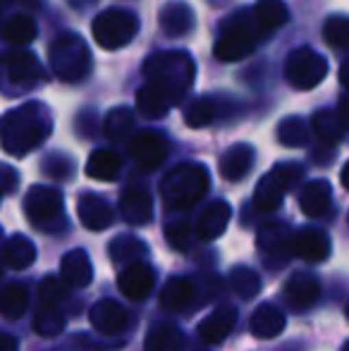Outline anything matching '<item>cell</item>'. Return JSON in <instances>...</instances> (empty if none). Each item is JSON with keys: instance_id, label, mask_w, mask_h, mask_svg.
<instances>
[{"instance_id": "obj_40", "label": "cell", "mask_w": 349, "mask_h": 351, "mask_svg": "<svg viewBox=\"0 0 349 351\" xmlns=\"http://www.w3.org/2000/svg\"><path fill=\"white\" fill-rule=\"evenodd\" d=\"M215 112H218V108H215L213 98H196V101H191L186 106L184 122L189 127H194V130H199V127H206L215 120Z\"/></svg>"}, {"instance_id": "obj_22", "label": "cell", "mask_w": 349, "mask_h": 351, "mask_svg": "<svg viewBox=\"0 0 349 351\" xmlns=\"http://www.w3.org/2000/svg\"><path fill=\"white\" fill-rule=\"evenodd\" d=\"M36 261V246L29 237L24 234H12L10 239H5L3 249H0V263L10 270H24L29 265H34Z\"/></svg>"}, {"instance_id": "obj_4", "label": "cell", "mask_w": 349, "mask_h": 351, "mask_svg": "<svg viewBox=\"0 0 349 351\" xmlns=\"http://www.w3.org/2000/svg\"><path fill=\"white\" fill-rule=\"evenodd\" d=\"M48 65L60 82L75 84L91 72V53L80 34H60L48 48Z\"/></svg>"}, {"instance_id": "obj_8", "label": "cell", "mask_w": 349, "mask_h": 351, "mask_svg": "<svg viewBox=\"0 0 349 351\" xmlns=\"http://www.w3.org/2000/svg\"><path fill=\"white\" fill-rule=\"evenodd\" d=\"M302 177H304V167L297 165V162H280V165H275L258 182L256 191H254V206L263 213L278 210L285 194L289 189H294L302 182Z\"/></svg>"}, {"instance_id": "obj_43", "label": "cell", "mask_w": 349, "mask_h": 351, "mask_svg": "<svg viewBox=\"0 0 349 351\" xmlns=\"http://www.w3.org/2000/svg\"><path fill=\"white\" fill-rule=\"evenodd\" d=\"M189 232H191L189 222L175 220L165 227V241H168V244L177 251H186V246H189V237H191Z\"/></svg>"}, {"instance_id": "obj_35", "label": "cell", "mask_w": 349, "mask_h": 351, "mask_svg": "<svg viewBox=\"0 0 349 351\" xmlns=\"http://www.w3.org/2000/svg\"><path fill=\"white\" fill-rule=\"evenodd\" d=\"M3 36L12 46H27L36 38V22L29 14H12L3 24Z\"/></svg>"}, {"instance_id": "obj_36", "label": "cell", "mask_w": 349, "mask_h": 351, "mask_svg": "<svg viewBox=\"0 0 349 351\" xmlns=\"http://www.w3.org/2000/svg\"><path fill=\"white\" fill-rule=\"evenodd\" d=\"M134 130V112L130 108H115L103 120V134L110 141H122Z\"/></svg>"}, {"instance_id": "obj_14", "label": "cell", "mask_w": 349, "mask_h": 351, "mask_svg": "<svg viewBox=\"0 0 349 351\" xmlns=\"http://www.w3.org/2000/svg\"><path fill=\"white\" fill-rule=\"evenodd\" d=\"M120 215L127 225L141 227L154 217V199L144 186H127L120 196Z\"/></svg>"}, {"instance_id": "obj_26", "label": "cell", "mask_w": 349, "mask_h": 351, "mask_svg": "<svg viewBox=\"0 0 349 351\" xmlns=\"http://www.w3.org/2000/svg\"><path fill=\"white\" fill-rule=\"evenodd\" d=\"M196 19L194 12L186 3L182 0H175V3H168L163 10H160V29H163L168 36H184L194 29Z\"/></svg>"}, {"instance_id": "obj_42", "label": "cell", "mask_w": 349, "mask_h": 351, "mask_svg": "<svg viewBox=\"0 0 349 351\" xmlns=\"http://www.w3.org/2000/svg\"><path fill=\"white\" fill-rule=\"evenodd\" d=\"M67 294V287L62 285L60 278H43L38 285V299L43 306H58V301H62Z\"/></svg>"}, {"instance_id": "obj_19", "label": "cell", "mask_w": 349, "mask_h": 351, "mask_svg": "<svg viewBox=\"0 0 349 351\" xmlns=\"http://www.w3.org/2000/svg\"><path fill=\"white\" fill-rule=\"evenodd\" d=\"M321 296V282L311 273H294L285 282V299L292 308L304 311L313 306Z\"/></svg>"}, {"instance_id": "obj_25", "label": "cell", "mask_w": 349, "mask_h": 351, "mask_svg": "<svg viewBox=\"0 0 349 351\" xmlns=\"http://www.w3.org/2000/svg\"><path fill=\"white\" fill-rule=\"evenodd\" d=\"M285 313L273 304H261L254 311L252 320H249V328H252L254 337L256 339H273L278 337L285 330Z\"/></svg>"}, {"instance_id": "obj_18", "label": "cell", "mask_w": 349, "mask_h": 351, "mask_svg": "<svg viewBox=\"0 0 349 351\" xmlns=\"http://www.w3.org/2000/svg\"><path fill=\"white\" fill-rule=\"evenodd\" d=\"M234 325H237V311L232 306H220L199 323V339L204 344H220L230 337Z\"/></svg>"}, {"instance_id": "obj_41", "label": "cell", "mask_w": 349, "mask_h": 351, "mask_svg": "<svg viewBox=\"0 0 349 351\" xmlns=\"http://www.w3.org/2000/svg\"><path fill=\"white\" fill-rule=\"evenodd\" d=\"M323 38H326V43L330 48H335V51H347V41H349V22L347 17H342V14H335V17H330L326 22V27H323Z\"/></svg>"}, {"instance_id": "obj_7", "label": "cell", "mask_w": 349, "mask_h": 351, "mask_svg": "<svg viewBox=\"0 0 349 351\" xmlns=\"http://www.w3.org/2000/svg\"><path fill=\"white\" fill-rule=\"evenodd\" d=\"M139 32V19L130 12V10L120 8H108L96 14L91 22L93 41L106 51H117L132 43V38Z\"/></svg>"}, {"instance_id": "obj_3", "label": "cell", "mask_w": 349, "mask_h": 351, "mask_svg": "<svg viewBox=\"0 0 349 351\" xmlns=\"http://www.w3.org/2000/svg\"><path fill=\"white\" fill-rule=\"evenodd\" d=\"M210 175L199 162H184L170 170L160 182V196L170 210H189L206 196Z\"/></svg>"}, {"instance_id": "obj_17", "label": "cell", "mask_w": 349, "mask_h": 351, "mask_svg": "<svg viewBox=\"0 0 349 351\" xmlns=\"http://www.w3.org/2000/svg\"><path fill=\"white\" fill-rule=\"evenodd\" d=\"M292 254L306 263H323L330 256V239L321 230L304 227L292 237Z\"/></svg>"}, {"instance_id": "obj_23", "label": "cell", "mask_w": 349, "mask_h": 351, "mask_svg": "<svg viewBox=\"0 0 349 351\" xmlns=\"http://www.w3.org/2000/svg\"><path fill=\"white\" fill-rule=\"evenodd\" d=\"M299 208L306 217H323L333 208V189L326 180H313L299 194Z\"/></svg>"}, {"instance_id": "obj_16", "label": "cell", "mask_w": 349, "mask_h": 351, "mask_svg": "<svg viewBox=\"0 0 349 351\" xmlns=\"http://www.w3.org/2000/svg\"><path fill=\"white\" fill-rule=\"evenodd\" d=\"M117 282H120V289H122V294H125L127 299L141 301V299H146L151 291H154L156 273H154V268H151L149 263H144V261H141V263H132V265H127V268H122Z\"/></svg>"}, {"instance_id": "obj_12", "label": "cell", "mask_w": 349, "mask_h": 351, "mask_svg": "<svg viewBox=\"0 0 349 351\" xmlns=\"http://www.w3.org/2000/svg\"><path fill=\"white\" fill-rule=\"evenodd\" d=\"M127 148H130V156L134 158L136 165L146 172L160 167L168 158V141L163 134H156V132H139L132 136Z\"/></svg>"}, {"instance_id": "obj_13", "label": "cell", "mask_w": 349, "mask_h": 351, "mask_svg": "<svg viewBox=\"0 0 349 351\" xmlns=\"http://www.w3.org/2000/svg\"><path fill=\"white\" fill-rule=\"evenodd\" d=\"M127 311L120 301L115 299H101L88 311V323L96 332L101 335H117L127 328Z\"/></svg>"}, {"instance_id": "obj_27", "label": "cell", "mask_w": 349, "mask_h": 351, "mask_svg": "<svg viewBox=\"0 0 349 351\" xmlns=\"http://www.w3.org/2000/svg\"><path fill=\"white\" fill-rule=\"evenodd\" d=\"M194 296H196V287L191 280L186 278H170L160 289V306L165 311H184L194 304Z\"/></svg>"}, {"instance_id": "obj_31", "label": "cell", "mask_w": 349, "mask_h": 351, "mask_svg": "<svg viewBox=\"0 0 349 351\" xmlns=\"http://www.w3.org/2000/svg\"><path fill=\"white\" fill-rule=\"evenodd\" d=\"M186 347V337L175 325H156L144 339V351H182Z\"/></svg>"}, {"instance_id": "obj_28", "label": "cell", "mask_w": 349, "mask_h": 351, "mask_svg": "<svg viewBox=\"0 0 349 351\" xmlns=\"http://www.w3.org/2000/svg\"><path fill=\"white\" fill-rule=\"evenodd\" d=\"M120 170H122V158H120V153L112 151V148H98L86 160V175L98 182L117 180Z\"/></svg>"}, {"instance_id": "obj_45", "label": "cell", "mask_w": 349, "mask_h": 351, "mask_svg": "<svg viewBox=\"0 0 349 351\" xmlns=\"http://www.w3.org/2000/svg\"><path fill=\"white\" fill-rule=\"evenodd\" d=\"M19 184V175L14 167L8 165H0V196L3 194H12Z\"/></svg>"}, {"instance_id": "obj_5", "label": "cell", "mask_w": 349, "mask_h": 351, "mask_svg": "<svg viewBox=\"0 0 349 351\" xmlns=\"http://www.w3.org/2000/svg\"><path fill=\"white\" fill-rule=\"evenodd\" d=\"M43 82V67L32 53L10 51L0 56V93L14 98Z\"/></svg>"}, {"instance_id": "obj_30", "label": "cell", "mask_w": 349, "mask_h": 351, "mask_svg": "<svg viewBox=\"0 0 349 351\" xmlns=\"http://www.w3.org/2000/svg\"><path fill=\"white\" fill-rule=\"evenodd\" d=\"M29 306L27 287L19 282H3L0 285V315L10 320H17L24 315Z\"/></svg>"}, {"instance_id": "obj_2", "label": "cell", "mask_w": 349, "mask_h": 351, "mask_svg": "<svg viewBox=\"0 0 349 351\" xmlns=\"http://www.w3.org/2000/svg\"><path fill=\"white\" fill-rule=\"evenodd\" d=\"M196 77L194 60L186 51H168L151 56L144 62L146 84L156 86L160 93L170 98V103H180L182 96L191 88Z\"/></svg>"}, {"instance_id": "obj_39", "label": "cell", "mask_w": 349, "mask_h": 351, "mask_svg": "<svg viewBox=\"0 0 349 351\" xmlns=\"http://www.w3.org/2000/svg\"><path fill=\"white\" fill-rule=\"evenodd\" d=\"M230 287L242 299H254L258 294V289H261V278L247 265H237V268L230 270Z\"/></svg>"}, {"instance_id": "obj_29", "label": "cell", "mask_w": 349, "mask_h": 351, "mask_svg": "<svg viewBox=\"0 0 349 351\" xmlns=\"http://www.w3.org/2000/svg\"><path fill=\"white\" fill-rule=\"evenodd\" d=\"M108 254H110L112 263L127 268L132 263H141V258L149 254V246L132 234H120L108 244Z\"/></svg>"}, {"instance_id": "obj_32", "label": "cell", "mask_w": 349, "mask_h": 351, "mask_svg": "<svg viewBox=\"0 0 349 351\" xmlns=\"http://www.w3.org/2000/svg\"><path fill=\"white\" fill-rule=\"evenodd\" d=\"M170 108H173L170 98L165 96V93H160L156 86H151V84H144V86L136 91V110H139L146 120L165 117Z\"/></svg>"}, {"instance_id": "obj_6", "label": "cell", "mask_w": 349, "mask_h": 351, "mask_svg": "<svg viewBox=\"0 0 349 351\" xmlns=\"http://www.w3.org/2000/svg\"><path fill=\"white\" fill-rule=\"evenodd\" d=\"M261 29H258L254 14L242 12L237 17H232L228 24L223 27V34H220L218 43H215V58L220 62H237L244 60L249 53H254L258 43V36Z\"/></svg>"}, {"instance_id": "obj_9", "label": "cell", "mask_w": 349, "mask_h": 351, "mask_svg": "<svg viewBox=\"0 0 349 351\" xmlns=\"http://www.w3.org/2000/svg\"><path fill=\"white\" fill-rule=\"evenodd\" d=\"M24 213L38 230L56 232L60 230V225H65V201L60 191L51 186H32L24 196Z\"/></svg>"}, {"instance_id": "obj_20", "label": "cell", "mask_w": 349, "mask_h": 351, "mask_svg": "<svg viewBox=\"0 0 349 351\" xmlns=\"http://www.w3.org/2000/svg\"><path fill=\"white\" fill-rule=\"evenodd\" d=\"M230 220H232V208L228 201H213L201 210L199 220H196V237L201 241H213L228 230Z\"/></svg>"}, {"instance_id": "obj_11", "label": "cell", "mask_w": 349, "mask_h": 351, "mask_svg": "<svg viewBox=\"0 0 349 351\" xmlns=\"http://www.w3.org/2000/svg\"><path fill=\"white\" fill-rule=\"evenodd\" d=\"M258 251L270 268H285L292 258V232L285 222H265L258 230Z\"/></svg>"}, {"instance_id": "obj_15", "label": "cell", "mask_w": 349, "mask_h": 351, "mask_svg": "<svg viewBox=\"0 0 349 351\" xmlns=\"http://www.w3.org/2000/svg\"><path fill=\"white\" fill-rule=\"evenodd\" d=\"M77 215H80L82 225L91 232L108 230L115 222V213H112L110 204L103 196L91 194V191L80 196V201H77Z\"/></svg>"}, {"instance_id": "obj_44", "label": "cell", "mask_w": 349, "mask_h": 351, "mask_svg": "<svg viewBox=\"0 0 349 351\" xmlns=\"http://www.w3.org/2000/svg\"><path fill=\"white\" fill-rule=\"evenodd\" d=\"M43 170H46L51 177H56V180H70L72 160L65 156H51L46 160V165H43Z\"/></svg>"}, {"instance_id": "obj_24", "label": "cell", "mask_w": 349, "mask_h": 351, "mask_svg": "<svg viewBox=\"0 0 349 351\" xmlns=\"http://www.w3.org/2000/svg\"><path fill=\"white\" fill-rule=\"evenodd\" d=\"M254 165V148L249 143H237L228 148L220 158V175L228 182H239L249 175Z\"/></svg>"}, {"instance_id": "obj_46", "label": "cell", "mask_w": 349, "mask_h": 351, "mask_svg": "<svg viewBox=\"0 0 349 351\" xmlns=\"http://www.w3.org/2000/svg\"><path fill=\"white\" fill-rule=\"evenodd\" d=\"M0 351H19V342L8 332H0Z\"/></svg>"}, {"instance_id": "obj_33", "label": "cell", "mask_w": 349, "mask_h": 351, "mask_svg": "<svg viewBox=\"0 0 349 351\" xmlns=\"http://www.w3.org/2000/svg\"><path fill=\"white\" fill-rule=\"evenodd\" d=\"M252 14L261 32H275V29L285 27L289 19V10L282 0H258Z\"/></svg>"}, {"instance_id": "obj_47", "label": "cell", "mask_w": 349, "mask_h": 351, "mask_svg": "<svg viewBox=\"0 0 349 351\" xmlns=\"http://www.w3.org/2000/svg\"><path fill=\"white\" fill-rule=\"evenodd\" d=\"M0 234H3V230H0Z\"/></svg>"}, {"instance_id": "obj_10", "label": "cell", "mask_w": 349, "mask_h": 351, "mask_svg": "<svg viewBox=\"0 0 349 351\" xmlns=\"http://www.w3.org/2000/svg\"><path fill=\"white\" fill-rule=\"evenodd\" d=\"M326 74L328 60L311 48H297L285 60V79H287L289 86L299 88V91L318 86L326 79Z\"/></svg>"}, {"instance_id": "obj_1", "label": "cell", "mask_w": 349, "mask_h": 351, "mask_svg": "<svg viewBox=\"0 0 349 351\" xmlns=\"http://www.w3.org/2000/svg\"><path fill=\"white\" fill-rule=\"evenodd\" d=\"M53 117L38 101H29L0 117V146L10 156H27L51 136Z\"/></svg>"}, {"instance_id": "obj_38", "label": "cell", "mask_w": 349, "mask_h": 351, "mask_svg": "<svg viewBox=\"0 0 349 351\" xmlns=\"http://www.w3.org/2000/svg\"><path fill=\"white\" fill-rule=\"evenodd\" d=\"M34 332L41 337H58L65 330V315L56 306H41L34 315Z\"/></svg>"}, {"instance_id": "obj_34", "label": "cell", "mask_w": 349, "mask_h": 351, "mask_svg": "<svg viewBox=\"0 0 349 351\" xmlns=\"http://www.w3.org/2000/svg\"><path fill=\"white\" fill-rule=\"evenodd\" d=\"M311 127L323 143H337L345 136V115L335 110H318L311 117Z\"/></svg>"}, {"instance_id": "obj_21", "label": "cell", "mask_w": 349, "mask_h": 351, "mask_svg": "<svg viewBox=\"0 0 349 351\" xmlns=\"http://www.w3.org/2000/svg\"><path fill=\"white\" fill-rule=\"evenodd\" d=\"M60 280L65 287H88L93 280V265L84 249H75L62 256L60 261Z\"/></svg>"}, {"instance_id": "obj_37", "label": "cell", "mask_w": 349, "mask_h": 351, "mask_svg": "<svg viewBox=\"0 0 349 351\" xmlns=\"http://www.w3.org/2000/svg\"><path fill=\"white\" fill-rule=\"evenodd\" d=\"M278 139L282 146L302 148V146H306L309 139H311V130H309V125L302 120V117H285L278 127Z\"/></svg>"}]
</instances>
